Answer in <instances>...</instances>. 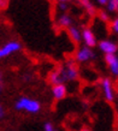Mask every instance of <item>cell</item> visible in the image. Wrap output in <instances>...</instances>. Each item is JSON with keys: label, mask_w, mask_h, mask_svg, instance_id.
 <instances>
[{"label": "cell", "mask_w": 118, "mask_h": 131, "mask_svg": "<svg viewBox=\"0 0 118 131\" xmlns=\"http://www.w3.org/2000/svg\"><path fill=\"white\" fill-rule=\"evenodd\" d=\"M15 107H16V110H18V111L24 110V111L30 112V113H37V112L40 111L41 106H40V103L37 102V101H35V100H30V99H28V97H21L16 102Z\"/></svg>", "instance_id": "obj_1"}, {"label": "cell", "mask_w": 118, "mask_h": 131, "mask_svg": "<svg viewBox=\"0 0 118 131\" xmlns=\"http://www.w3.org/2000/svg\"><path fill=\"white\" fill-rule=\"evenodd\" d=\"M48 82L53 85H58V84H63L64 82H66V77H65V72H64L63 65L59 66L57 70L52 71L48 75Z\"/></svg>", "instance_id": "obj_2"}, {"label": "cell", "mask_w": 118, "mask_h": 131, "mask_svg": "<svg viewBox=\"0 0 118 131\" xmlns=\"http://www.w3.org/2000/svg\"><path fill=\"white\" fill-rule=\"evenodd\" d=\"M64 68V72H65V77H66V81H72L76 80L77 76H78V69H77V65H76L74 61H66L65 65H63Z\"/></svg>", "instance_id": "obj_3"}, {"label": "cell", "mask_w": 118, "mask_h": 131, "mask_svg": "<svg viewBox=\"0 0 118 131\" xmlns=\"http://www.w3.org/2000/svg\"><path fill=\"white\" fill-rule=\"evenodd\" d=\"M19 49H21L19 42H17V41H10L3 48H0V58L7 57L10 54H12V53H15V52L19 51Z\"/></svg>", "instance_id": "obj_4"}, {"label": "cell", "mask_w": 118, "mask_h": 131, "mask_svg": "<svg viewBox=\"0 0 118 131\" xmlns=\"http://www.w3.org/2000/svg\"><path fill=\"white\" fill-rule=\"evenodd\" d=\"M95 58V53L92 51L89 47H82L77 53H76V59L77 61H87L89 59H94Z\"/></svg>", "instance_id": "obj_5"}, {"label": "cell", "mask_w": 118, "mask_h": 131, "mask_svg": "<svg viewBox=\"0 0 118 131\" xmlns=\"http://www.w3.org/2000/svg\"><path fill=\"white\" fill-rule=\"evenodd\" d=\"M99 48L101 49L105 54H114L118 49V46L112 41L104 40L101 42H99Z\"/></svg>", "instance_id": "obj_6"}, {"label": "cell", "mask_w": 118, "mask_h": 131, "mask_svg": "<svg viewBox=\"0 0 118 131\" xmlns=\"http://www.w3.org/2000/svg\"><path fill=\"white\" fill-rule=\"evenodd\" d=\"M82 39L83 41L86 42L87 47H94V46H96V39H95L94 34H93V31H92L91 29H84L82 31Z\"/></svg>", "instance_id": "obj_7"}, {"label": "cell", "mask_w": 118, "mask_h": 131, "mask_svg": "<svg viewBox=\"0 0 118 131\" xmlns=\"http://www.w3.org/2000/svg\"><path fill=\"white\" fill-rule=\"evenodd\" d=\"M102 89H104V94L107 101H113V89L111 85V81L109 78H104L102 80Z\"/></svg>", "instance_id": "obj_8"}, {"label": "cell", "mask_w": 118, "mask_h": 131, "mask_svg": "<svg viewBox=\"0 0 118 131\" xmlns=\"http://www.w3.org/2000/svg\"><path fill=\"white\" fill-rule=\"evenodd\" d=\"M66 87L64 84H58V85H53V89H52V93H53V96H54L57 100H62L66 96Z\"/></svg>", "instance_id": "obj_9"}, {"label": "cell", "mask_w": 118, "mask_h": 131, "mask_svg": "<svg viewBox=\"0 0 118 131\" xmlns=\"http://www.w3.org/2000/svg\"><path fill=\"white\" fill-rule=\"evenodd\" d=\"M67 32H69V36L71 37V40L74 41L75 43H78L81 39H82V34L80 32V30L75 27H70L67 28Z\"/></svg>", "instance_id": "obj_10"}, {"label": "cell", "mask_w": 118, "mask_h": 131, "mask_svg": "<svg viewBox=\"0 0 118 131\" xmlns=\"http://www.w3.org/2000/svg\"><path fill=\"white\" fill-rule=\"evenodd\" d=\"M58 25L60 28H70L71 23H72V19L69 15H62V16L58 18Z\"/></svg>", "instance_id": "obj_11"}, {"label": "cell", "mask_w": 118, "mask_h": 131, "mask_svg": "<svg viewBox=\"0 0 118 131\" xmlns=\"http://www.w3.org/2000/svg\"><path fill=\"white\" fill-rule=\"evenodd\" d=\"M80 4H81L83 7L86 8V11H87V13H88V15L94 16L95 13H96V10H95L94 5L92 4L91 1H88V0H81V1H80Z\"/></svg>", "instance_id": "obj_12"}, {"label": "cell", "mask_w": 118, "mask_h": 131, "mask_svg": "<svg viewBox=\"0 0 118 131\" xmlns=\"http://www.w3.org/2000/svg\"><path fill=\"white\" fill-rule=\"evenodd\" d=\"M96 13H98V17L102 20V22L107 23V22L110 20V16H109V13H106V11H104V10H99Z\"/></svg>", "instance_id": "obj_13"}, {"label": "cell", "mask_w": 118, "mask_h": 131, "mask_svg": "<svg viewBox=\"0 0 118 131\" xmlns=\"http://www.w3.org/2000/svg\"><path fill=\"white\" fill-rule=\"evenodd\" d=\"M118 7V0H110L107 3V8L110 12H116Z\"/></svg>", "instance_id": "obj_14"}, {"label": "cell", "mask_w": 118, "mask_h": 131, "mask_svg": "<svg viewBox=\"0 0 118 131\" xmlns=\"http://www.w3.org/2000/svg\"><path fill=\"white\" fill-rule=\"evenodd\" d=\"M116 60H117V57L114 54H105V61H106V64L109 66H111Z\"/></svg>", "instance_id": "obj_15"}, {"label": "cell", "mask_w": 118, "mask_h": 131, "mask_svg": "<svg viewBox=\"0 0 118 131\" xmlns=\"http://www.w3.org/2000/svg\"><path fill=\"white\" fill-rule=\"evenodd\" d=\"M110 69H111V71H112V73H113V75L118 76V60H116V61L111 65Z\"/></svg>", "instance_id": "obj_16"}, {"label": "cell", "mask_w": 118, "mask_h": 131, "mask_svg": "<svg viewBox=\"0 0 118 131\" xmlns=\"http://www.w3.org/2000/svg\"><path fill=\"white\" fill-rule=\"evenodd\" d=\"M8 3L7 0H0V11H4V10H6V8L8 7Z\"/></svg>", "instance_id": "obj_17"}, {"label": "cell", "mask_w": 118, "mask_h": 131, "mask_svg": "<svg viewBox=\"0 0 118 131\" xmlns=\"http://www.w3.org/2000/svg\"><path fill=\"white\" fill-rule=\"evenodd\" d=\"M43 129H45V131H54V127H53V124L52 123H46Z\"/></svg>", "instance_id": "obj_18"}, {"label": "cell", "mask_w": 118, "mask_h": 131, "mask_svg": "<svg viewBox=\"0 0 118 131\" xmlns=\"http://www.w3.org/2000/svg\"><path fill=\"white\" fill-rule=\"evenodd\" d=\"M58 6H59V8H60V10H66V8L69 7V5H67L66 1H59Z\"/></svg>", "instance_id": "obj_19"}, {"label": "cell", "mask_w": 118, "mask_h": 131, "mask_svg": "<svg viewBox=\"0 0 118 131\" xmlns=\"http://www.w3.org/2000/svg\"><path fill=\"white\" fill-rule=\"evenodd\" d=\"M112 30L118 34V18H116V19L112 22Z\"/></svg>", "instance_id": "obj_20"}, {"label": "cell", "mask_w": 118, "mask_h": 131, "mask_svg": "<svg viewBox=\"0 0 118 131\" xmlns=\"http://www.w3.org/2000/svg\"><path fill=\"white\" fill-rule=\"evenodd\" d=\"M5 115V111H4V108H3V106L0 105V118H3Z\"/></svg>", "instance_id": "obj_21"}, {"label": "cell", "mask_w": 118, "mask_h": 131, "mask_svg": "<svg viewBox=\"0 0 118 131\" xmlns=\"http://www.w3.org/2000/svg\"><path fill=\"white\" fill-rule=\"evenodd\" d=\"M107 3L109 1H106V0H99L98 1V4H100V5H107Z\"/></svg>", "instance_id": "obj_22"}, {"label": "cell", "mask_w": 118, "mask_h": 131, "mask_svg": "<svg viewBox=\"0 0 118 131\" xmlns=\"http://www.w3.org/2000/svg\"><path fill=\"white\" fill-rule=\"evenodd\" d=\"M29 78H30V76H29V75H24V76H23L24 82H28V80H29Z\"/></svg>", "instance_id": "obj_23"}, {"label": "cell", "mask_w": 118, "mask_h": 131, "mask_svg": "<svg viewBox=\"0 0 118 131\" xmlns=\"http://www.w3.org/2000/svg\"><path fill=\"white\" fill-rule=\"evenodd\" d=\"M3 89H4V83H1V82H0V94H1Z\"/></svg>", "instance_id": "obj_24"}, {"label": "cell", "mask_w": 118, "mask_h": 131, "mask_svg": "<svg viewBox=\"0 0 118 131\" xmlns=\"http://www.w3.org/2000/svg\"><path fill=\"white\" fill-rule=\"evenodd\" d=\"M80 131H91V130H89L88 127H82V129H81Z\"/></svg>", "instance_id": "obj_25"}, {"label": "cell", "mask_w": 118, "mask_h": 131, "mask_svg": "<svg viewBox=\"0 0 118 131\" xmlns=\"http://www.w3.org/2000/svg\"><path fill=\"white\" fill-rule=\"evenodd\" d=\"M0 82L3 83V72L1 71H0Z\"/></svg>", "instance_id": "obj_26"}, {"label": "cell", "mask_w": 118, "mask_h": 131, "mask_svg": "<svg viewBox=\"0 0 118 131\" xmlns=\"http://www.w3.org/2000/svg\"><path fill=\"white\" fill-rule=\"evenodd\" d=\"M117 11H118V7H117Z\"/></svg>", "instance_id": "obj_27"}, {"label": "cell", "mask_w": 118, "mask_h": 131, "mask_svg": "<svg viewBox=\"0 0 118 131\" xmlns=\"http://www.w3.org/2000/svg\"><path fill=\"white\" fill-rule=\"evenodd\" d=\"M117 60H118V57H117Z\"/></svg>", "instance_id": "obj_28"}, {"label": "cell", "mask_w": 118, "mask_h": 131, "mask_svg": "<svg viewBox=\"0 0 118 131\" xmlns=\"http://www.w3.org/2000/svg\"><path fill=\"white\" fill-rule=\"evenodd\" d=\"M54 131H57V130H54Z\"/></svg>", "instance_id": "obj_29"}]
</instances>
